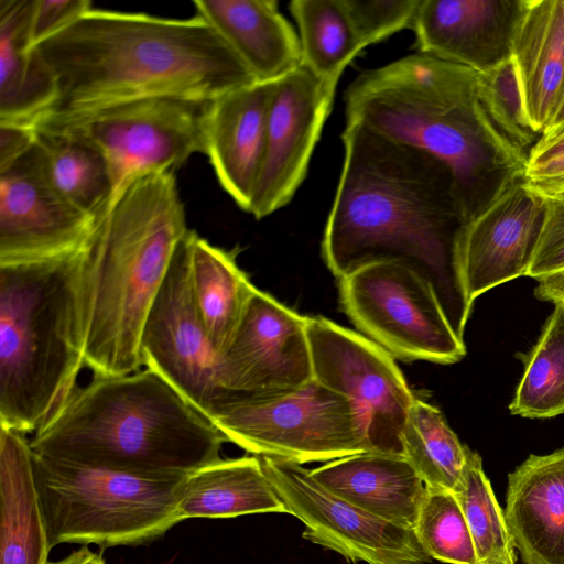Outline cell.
Wrapping results in <instances>:
<instances>
[{
	"instance_id": "cell-39",
	"label": "cell",
	"mask_w": 564,
	"mask_h": 564,
	"mask_svg": "<svg viewBox=\"0 0 564 564\" xmlns=\"http://www.w3.org/2000/svg\"><path fill=\"white\" fill-rule=\"evenodd\" d=\"M536 281L534 295L538 300L564 306V268Z\"/></svg>"
},
{
	"instance_id": "cell-34",
	"label": "cell",
	"mask_w": 564,
	"mask_h": 564,
	"mask_svg": "<svg viewBox=\"0 0 564 564\" xmlns=\"http://www.w3.org/2000/svg\"><path fill=\"white\" fill-rule=\"evenodd\" d=\"M356 34L365 48L412 29L421 0H344Z\"/></svg>"
},
{
	"instance_id": "cell-31",
	"label": "cell",
	"mask_w": 564,
	"mask_h": 564,
	"mask_svg": "<svg viewBox=\"0 0 564 564\" xmlns=\"http://www.w3.org/2000/svg\"><path fill=\"white\" fill-rule=\"evenodd\" d=\"M510 413L527 419H550L564 413V306L555 305L530 351Z\"/></svg>"
},
{
	"instance_id": "cell-35",
	"label": "cell",
	"mask_w": 564,
	"mask_h": 564,
	"mask_svg": "<svg viewBox=\"0 0 564 564\" xmlns=\"http://www.w3.org/2000/svg\"><path fill=\"white\" fill-rule=\"evenodd\" d=\"M544 198V219L527 276L535 280L564 268V192Z\"/></svg>"
},
{
	"instance_id": "cell-5",
	"label": "cell",
	"mask_w": 564,
	"mask_h": 564,
	"mask_svg": "<svg viewBox=\"0 0 564 564\" xmlns=\"http://www.w3.org/2000/svg\"><path fill=\"white\" fill-rule=\"evenodd\" d=\"M33 453L155 478L220 460L225 436L166 380L143 368L93 376L29 438Z\"/></svg>"
},
{
	"instance_id": "cell-33",
	"label": "cell",
	"mask_w": 564,
	"mask_h": 564,
	"mask_svg": "<svg viewBox=\"0 0 564 564\" xmlns=\"http://www.w3.org/2000/svg\"><path fill=\"white\" fill-rule=\"evenodd\" d=\"M414 532L431 558L477 564L474 540L453 491L425 487Z\"/></svg>"
},
{
	"instance_id": "cell-8",
	"label": "cell",
	"mask_w": 564,
	"mask_h": 564,
	"mask_svg": "<svg viewBox=\"0 0 564 564\" xmlns=\"http://www.w3.org/2000/svg\"><path fill=\"white\" fill-rule=\"evenodd\" d=\"M210 421L227 442L279 462L327 463L371 451L350 400L316 380L271 397H228Z\"/></svg>"
},
{
	"instance_id": "cell-15",
	"label": "cell",
	"mask_w": 564,
	"mask_h": 564,
	"mask_svg": "<svg viewBox=\"0 0 564 564\" xmlns=\"http://www.w3.org/2000/svg\"><path fill=\"white\" fill-rule=\"evenodd\" d=\"M335 90L303 64L275 80L263 161L248 212L254 218L288 205L303 183Z\"/></svg>"
},
{
	"instance_id": "cell-2",
	"label": "cell",
	"mask_w": 564,
	"mask_h": 564,
	"mask_svg": "<svg viewBox=\"0 0 564 564\" xmlns=\"http://www.w3.org/2000/svg\"><path fill=\"white\" fill-rule=\"evenodd\" d=\"M35 48L57 87L42 119L152 97L213 101L258 82L197 14L170 19L91 8Z\"/></svg>"
},
{
	"instance_id": "cell-10",
	"label": "cell",
	"mask_w": 564,
	"mask_h": 564,
	"mask_svg": "<svg viewBox=\"0 0 564 564\" xmlns=\"http://www.w3.org/2000/svg\"><path fill=\"white\" fill-rule=\"evenodd\" d=\"M209 102L152 97L40 121L78 132L101 151L111 176V204L140 177L174 171L194 153H204Z\"/></svg>"
},
{
	"instance_id": "cell-19",
	"label": "cell",
	"mask_w": 564,
	"mask_h": 564,
	"mask_svg": "<svg viewBox=\"0 0 564 564\" xmlns=\"http://www.w3.org/2000/svg\"><path fill=\"white\" fill-rule=\"evenodd\" d=\"M274 82H257L210 101L205 151L224 191L249 212L260 174Z\"/></svg>"
},
{
	"instance_id": "cell-9",
	"label": "cell",
	"mask_w": 564,
	"mask_h": 564,
	"mask_svg": "<svg viewBox=\"0 0 564 564\" xmlns=\"http://www.w3.org/2000/svg\"><path fill=\"white\" fill-rule=\"evenodd\" d=\"M340 305L368 339L397 359L452 365L466 355L432 289L401 262H378L339 280Z\"/></svg>"
},
{
	"instance_id": "cell-16",
	"label": "cell",
	"mask_w": 564,
	"mask_h": 564,
	"mask_svg": "<svg viewBox=\"0 0 564 564\" xmlns=\"http://www.w3.org/2000/svg\"><path fill=\"white\" fill-rule=\"evenodd\" d=\"M544 198L525 174L511 180L475 216L460 238L463 283L469 303L486 291L527 276L540 239Z\"/></svg>"
},
{
	"instance_id": "cell-17",
	"label": "cell",
	"mask_w": 564,
	"mask_h": 564,
	"mask_svg": "<svg viewBox=\"0 0 564 564\" xmlns=\"http://www.w3.org/2000/svg\"><path fill=\"white\" fill-rule=\"evenodd\" d=\"M95 220L46 185L29 153L0 173V264L76 253L85 246Z\"/></svg>"
},
{
	"instance_id": "cell-7",
	"label": "cell",
	"mask_w": 564,
	"mask_h": 564,
	"mask_svg": "<svg viewBox=\"0 0 564 564\" xmlns=\"http://www.w3.org/2000/svg\"><path fill=\"white\" fill-rule=\"evenodd\" d=\"M33 470L51 549L145 545L181 522L177 499L185 477H145L35 453Z\"/></svg>"
},
{
	"instance_id": "cell-26",
	"label": "cell",
	"mask_w": 564,
	"mask_h": 564,
	"mask_svg": "<svg viewBox=\"0 0 564 564\" xmlns=\"http://www.w3.org/2000/svg\"><path fill=\"white\" fill-rule=\"evenodd\" d=\"M33 0H0V122L34 126L56 100L55 78L30 47Z\"/></svg>"
},
{
	"instance_id": "cell-21",
	"label": "cell",
	"mask_w": 564,
	"mask_h": 564,
	"mask_svg": "<svg viewBox=\"0 0 564 564\" xmlns=\"http://www.w3.org/2000/svg\"><path fill=\"white\" fill-rule=\"evenodd\" d=\"M510 62L525 121L542 137L564 88V0H523Z\"/></svg>"
},
{
	"instance_id": "cell-29",
	"label": "cell",
	"mask_w": 564,
	"mask_h": 564,
	"mask_svg": "<svg viewBox=\"0 0 564 564\" xmlns=\"http://www.w3.org/2000/svg\"><path fill=\"white\" fill-rule=\"evenodd\" d=\"M302 64L317 78L337 87L346 66L364 48L344 0H293Z\"/></svg>"
},
{
	"instance_id": "cell-20",
	"label": "cell",
	"mask_w": 564,
	"mask_h": 564,
	"mask_svg": "<svg viewBox=\"0 0 564 564\" xmlns=\"http://www.w3.org/2000/svg\"><path fill=\"white\" fill-rule=\"evenodd\" d=\"M503 513L524 564H564V448L532 454L508 475Z\"/></svg>"
},
{
	"instance_id": "cell-36",
	"label": "cell",
	"mask_w": 564,
	"mask_h": 564,
	"mask_svg": "<svg viewBox=\"0 0 564 564\" xmlns=\"http://www.w3.org/2000/svg\"><path fill=\"white\" fill-rule=\"evenodd\" d=\"M90 9L89 0H33L29 23L30 47L34 50Z\"/></svg>"
},
{
	"instance_id": "cell-14",
	"label": "cell",
	"mask_w": 564,
	"mask_h": 564,
	"mask_svg": "<svg viewBox=\"0 0 564 564\" xmlns=\"http://www.w3.org/2000/svg\"><path fill=\"white\" fill-rule=\"evenodd\" d=\"M306 319L257 289L218 358V384L227 397H271L313 381Z\"/></svg>"
},
{
	"instance_id": "cell-25",
	"label": "cell",
	"mask_w": 564,
	"mask_h": 564,
	"mask_svg": "<svg viewBox=\"0 0 564 564\" xmlns=\"http://www.w3.org/2000/svg\"><path fill=\"white\" fill-rule=\"evenodd\" d=\"M29 159L37 175L61 198L97 219L108 208L112 183L101 151L64 126L40 121Z\"/></svg>"
},
{
	"instance_id": "cell-6",
	"label": "cell",
	"mask_w": 564,
	"mask_h": 564,
	"mask_svg": "<svg viewBox=\"0 0 564 564\" xmlns=\"http://www.w3.org/2000/svg\"><path fill=\"white\" fill-rule=\"evenodd\" d=\"M80 254L0 264V426L34 434L77 388Z\"/></svg>"
},
{
	"instance_id": "cell-22",
	"label": "cell",
	"mask_w": 564,
	"mask_h": 564,
	"mask_svg": "<svg viewBox=\"0 0 564 564\" xmlns=\"http://www.w3.org/2000/svg\"><path fill=\"white\" fill-rule=\"evenodd\" d=\"M337 497L386 521L414 529L425 485L401 454L364 452L310 469Z\"/></svg>"
},
{
	"instance_id": "cell-30",
	"label": "cell",
	"mask_w": 564,
	"mask_h": 564,
	"mask_svg": "<svg viewBox=\"0 0 564 564\" xmlns=\"http://www.w3.org/2000/svg\"><path fill=\"white\" fill-rule=\"evenodd\" d=\"M401 447L426 488L455 491L466 462V445L437 408L414 397L401 433Z\"/></svg>"
},
{
	"instance_id": "cell-11",
	"label": "cell",
	"mask_w": 564,
	"mask_h": 564,
	"mask_svg": "<svg viewBox=\"0 0 564 564\" xmlns=\"http://www.w3.org/2000/svg\"><path fill=\"white\" fill-rule=\"evenodd\" d=\"M314 380L356 408L371 451L402 455L401 433L414 395L394 358L358 333L307 317Z\"/></svg>"
},
{
	"instance_id": "cell-28",
	"label": "cell",
	"mask_w": 564,
	"mask_h": 564,
	"mask_svg": "<svg viewBox=\"0 0 564 564\" xmlns=\"http://www.w3.org/2000/svg\"><path fill=\"white\" fill-rule=\"evenodd\" d=\"M193 299L209 341L218 355L230 344L257 290L236 262V252L187 235Z\"/></svg>"
},
{
	"instance_id": "cell-1",
	"label": "cell",
	"mask_w": 564,
	"mask_h": 564,
	"mask_svg": "<svg viewBox=\"0 0 564 564\" xmlns=\"http://www.w3.org/2000/svg\"><path fill=\"white\" fill-rule=\"evenodd\" d=\"M344 163L322 241L341 280L366 265L401 262L432 286L456 335L471 312L462 275L467 221L448 167L430 153L358 123L341 133Z\"/></svg>"
},
{
	"instance_id": "cell-32",
	"label": "cell",
	"mask_w": 564,
	"mask_h": 564,
	"mask_svg": "<svg viewBox=\"0 0 564 564\" xmlns=\"http://www.w3.org/2000/svg\"><path fill=\"white\" fill-rule=\"evenodd\" d=\"M469 527L477 563L490 561L514 562L516 549L507 528L503 510L477 452L466 446V462L454 491Z\"/></svg>"
},
{
	"instance_id": "cell-18",
	"label": "cell",
	"mask_w": 564,
	"mask_h": 564,
	"mask_svg": "<svg viewBox=\"0 0 564 564\" xmlns=\"http://www.w3.org/2000/svg\"><path fill=\"white\" fill-rule=\"evenodd\" d=\"M523 0H421L412 30L419 53L489 73L510 61Z\"/></svg>"
},
{
	"instance_id": "cell-27",
	"label": "cell",
	"mask_w": 564,
	"mask_h": 564,
	"mask_svg": "<svg viewBox=\"0 0 564 564\" xmlns=\"http://www.w3.org/2000/svg\"><path fill=\"white\" fill-rule=\"evenodd\" d=\"M253 513H288L258 456L221 458L187 475L181 485V521Z\"/></svg>"
},
{
	"instance_id": "cell-13",
	"label": "cell",
	"mask_w": 564,
	"mask_h": 564,
	"mask_svg": "<svg viewBox=\"0 0 564 564\" xmlns=\"http://www.w3.org/2000/svg\"><path fill=\"white\" fill-rule=\"evenodd\" d=\"M261 458L288 513L304 524L302 536L350 563L425 564L430 555L413 529L378 518L337 497L302 465Z\"/></svg>"
},
{
	"instance_id": "cell-40",
	"label": "cell",
	"mask_w": 564,
	"mask_h": 564,
	"mask_svg": "<svg viewBox=\"0 0 564 564\" xmlns=\"http://www.w3.org/2000/svg\"><path fill=\"white\" fill-rule=\"evenodd\" d=\"M564 154V133L553 139H540L532 148L529 162L547 160Z\"/></svg>"
},
{
	"instance_id": "cell-41",
	"label": "cell",
	"mask_w": 564,
	"mask_h": 564,
	"mask_svg": "<svg viewBox=\"0 0 564 564\" xmlns=\"http://www.w3.org/2000/svg\"><path fill=\"white\" fill-rule=\"evenodd\" d=\"M47 564H107L100 553L93 552L87 545L72 552L66 557Z\"/></svg>"
},
{
	"instance_id": "cell-38",
	"label": "cell",
	"mask_w": 564,
	"mask_h": 564,
	"mask_svg": "<svg viewBox=\"0 0 564 564\" xmlns=\"http://www.w3.org/2000/svg\"><path fill=\"white\" fill-rule=\"evenodd\" d=\"M525 181L527 185L542 197L564 192V154L528 162Z\"/></svg>"
},
{
	"instance_id": "cell-42",
	"label": "cell",
	"mask_w": 564,
	"mask_h": 564,
	"mask_svg": "<svg viewBox=\"0 0 564 564\" xmlns=\"http://www.w3.org/2000/svg\"><path fill=\"white\" fill-rule=\"evenodd\" d=\"M564 133V88L552 119L540 139L549 140ZM539 139V140H540Z\"/></svg>"
},
{
	"instance_id": "cell-4",
	"label": "cell",
	"mask_w": 564,
	"mask_h": 564,
	"mask_svg": "<svg viewBox=\"0 0 564 564\" xmlns=\"http://www.w3.org/2000/svg\"><path fill=\"white\" fill-rule=\"evenodd\" d=\"M188 232L174 171L132 182L95 220L78 286L84 361L94 377L141 369L147 315Z\"/></svg>"
},
{
	"instance_id": "cell-43",
	"label": "cell",
	"mask_w": 564,
	"mask_h": 564,
	"mask_svg": "<svg viewBox=\"0 0 564 564\" xmlns=\"http://www.w3.org/2000/svg\"><path fill=\"white\" fill-rule=\"evenodd\" d=\"M477 564H516L514 562H502V561H490L486 563H477Z\"/></svg>"
},
{
	"instance_id": "cell-24",
	"label": "cell",
	"mask_w": 564,
	"mask_h": 564,
	"mask_svg": "<svg viewBox=\"0 0 564 564\" xmlns=\"http://www.w3.org/2000/svg\"><path fill=\"white\" fill-rule=\"evenodd\" d=\"M50 550L29 438L0 426V564H47Z\"/></svg>"
},
{
	"instance_id": "cell-3",
	"label": "cell",
	"mask_w": 564,
	"mask_h": 564,
	"mask_svg": "<svg viewBox=\"0 0 564 564\" xmlns=\"http://www.w3.org/2000/svg\"><path fill=\"white\" fill-rule=\"evenodd\" d=\"M346 122L423 150L451 171L469 220L511 180L530 153L490 110L480 73L416 53L359 75L345 94Z\"/></svg>"
},
{
	"instance_id": "cell-12",
	"label": "cell",
	"mask_w": 564,
	"mask_h": 564,
	"mask_svg": "<svg viewBox=\"0 0 564 564\" xmlns=\"http://www.w3.org/2000/svg\"><path fill=\"white\" fill-rule=\"evenodd\" d=\"M140 358L209 420L227 397L218 384V355L193 299L187 236L147 315Z\"/></svg>"
},
{
	"instance_id": "cell-37",
	"label": "cell",
	"mask_w": 564,
	"mask_h": 564,
	"mask_svg": "<svg viewBox=\"0 0 564 564\" xmlns=\"http://www.w3.org/2000/svg\"><path fill=\"white\" fill-rule=\"evenodd\" d=\"M35 140L34 126L0 122V173L25 156Z\"/></svg>"
},
{
	"instance_id": "cell-23",
	"label": "cell",
	"mask_w": 564,
	"mask_h": 564,
	"mask_svg": "<svg viewBox=\"0 0 564 564\" xmlns=\"http://www.w3.org/2000/svg\"><path fill=\"white\" fill-rule=\"evenodd\" d=\"M204 19L258 82H274L302 64L300 40L274 0H195Z\"/></svg>"
}]
</instances>
